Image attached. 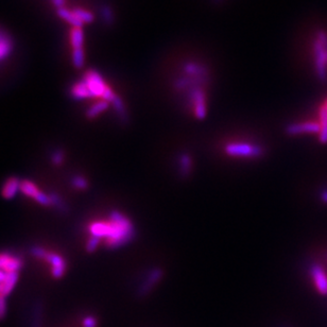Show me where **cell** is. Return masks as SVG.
Listing matches in <instances>:
<instances>
[{
	"label": "cell",
	"instance_id": "4dcf8cb0",
	"mask_svg": "<svg viewBox=\"0 0 327 327\" xmlns=\"http://www.w3.org/2000/svg\"><path fill=\"white\" fill-rule=\"evenodd\" d=\"M100 242H101V239H99V238L94 237V236H90L89 240H87V242H86V251H87V252H89V253L95 252V251L98 248V246L100 244Z\"/></svg>",
	"mask_w": 327,
	"mask_h": 327
},
{
	"label": "cell",
	"instance_id": "ba28073f",
	"mask_svg": "<svg viewBox=\"0 0 327 327\" xmlns=\"http://www.w3.org/2000/svg\"><path fill=\"white\" fill-rule=\"evenodd\" d=\"M44 260L51 266V275L54 279L59 280L64 276L66 271V261L61 255L47 250Z\"/></svg>",
	"mask_w": 327,
	"mask_h": 327
},
{
	"label": "cell",
	"instance_id": "f35d334b",
	"mask_svg": "<svg viewBox=\"0 0 327 327\" xmlns=\"http://www.w3.org/2000/svg\"><path fill=\"white\" fill-rule=\"evenodd\" d=\"M324 105H325V107H326V110H327V99L325 100V103H324Z\"/></svg>",
	"mask_w": 327,
	"mask_h": 327
},
{
	"label": "cell",
	"instance_id": "4fadbf2b",
	"mask_svg": "<svg viewBox=\"0 0 327 327\" xmlns=\"http://www.w3.org/2000/svg\"><path fill=\"white\" fill-rule=\"evenodd\" d=\"M111 231H112V224L108 221H104V220H98V221H94L89 225V232L91 234V236L97 237L99 239H106L110 237L111 235Z\"/></svg>",
	"mask_w": 327,
	"mask_h": 327
},
{
	"label": "cell",
	"instance_id": "8992f818",
	"mask_svg": "<svg viewBox=\"0 0 327 327\" xmlns=\"http://www.w3.org/2000/svg\"><path fill=\"white\" fill-rule=\"evenodd\" d=\"M164 275H165V271L160 267H155L151 269L148 274L146 275L145 280L141 284L140 288H138V296L145 297L147 296L153 289L156 287V285L162 280Z\"/></svg>",
	"mask_w": 327,
	"mask_h": 327
},
{
	"label": "cell",
	"instance_id": "8d00e7d4",
	"mask_svg": "<svg viewBox=\"0 0 327 327\" xmlns=\"http://www.w3.org/2000/svg\"><path fill=\"white\" fill-rule=\"evenodd\" d=\"M53 6L57 8V9H61V8H64V5H65V0H51Z\"/></svg>",
	"mask_w": 327,
	"mask_h": 327
},
{
	"label": "cell",
	"instance_id": "9c48e42d",
	"mask_svg": "<svg viewBox=\"0 0 327 327\" xmlns=\"http://www.w3.org/2000/svg\"><path fill=\"white\" fill-rule=\"evenodd\" d=\"M286 134L290 136H296L302 134H318L320 133V124L319 122H299L288 124L285 129Z\"/></svg>",
	"mask_w": 327,
	"mask_h": 327
},
{
	"label": "cell",
	"instance_id": "603a6c76",
	"mask_svg": "<svg viewBox=\"0 0 327 327\" xmlns=\"http://www.w3.org/2000/svg\"><path fill=\"white\" fill-rule=\"evenodd\" d=\"M70 42L72 49L83 48L84 33L82 28H72L70 31Z\"/></svg>",
	"mask_w": 327,
	"mask_h": 327
},
{
	"label": "cell",
	"instance_id": "836d02e7",
	"mask_svg": "<svg viewBox=\"0 0 327 327\" xmlns=\"http://www.w3.org/2000/svg\"><path fill=\"white\" fill-rule=\"evenodd\" d=\"M7 301H6V296H4L3 294H0V321L4 320L7 316Z\"/></svg>",
	"mask_w": 327,
	"mask_h": 327
},
{
	"label": "cell",
	"instance_id": "2e32d148",
	"mask_svg": "<svg viewBox=\"0 0 327 327\" xmlns=\"http://www.w3.org/2000/svg\"><path fill=\"white\" fill-rule=\"evenodd\" d=\"M70 95H71L72 99L78 100V101L79 100H85V99L93 98L92 93L90 92L89 87H87V85L85 84V82L83 80L77 82L71 87Z\"/></svg>",
	"mask_w": 327,
	"mask_h": 327
},
{
	"label": "cell",
	"instance_id": "44dd1931",
	"mask_svg": "<svg viewBox=\"0 0 327 327\" xmlns=\"http://www.w3.org/2000/svg\"><path fill=\"white\" fill-rule=\"evenodd\" d=\"M112 105L114 106V110L117 113V116L119 117V119L122 122H128L129 121L130 117H129V114H128V110H127V107H125L123 100L118 95L115 98L114 101L112 102Z\"/></svg>",
	"mask_w": 327,
	"mask_h": 327
},
{
	"label": "cell",
	"instance_id": "3957f363",
	"mask_svg": "<svg viewBox=\"0 0 327 327\" xmlns=\"http://www.w3.org/2000/svg\"><path fill=\"white\" fill-rule=\"evenodd\" d=\"M225 153L233 157L260 158L266 153L263 147L249 143H231L224 148Z\"/></svg>",
	"mask_w": 327,
	"mask_h": 327
},
{
	"label": "cell",
	"instance_id": "d6986e66",
	"mask_svg": "<svg viewBox=\"0 0 327 327\" xmlns=\"http://www.w3.org/2000/svg\"><path fill=\"white\" fill-rule=\"evenodd\" d=\"M110 102L105 101V100L100 99L99 101L95 102L94 104H92L89 108H87L85 115L89 119H95L97 118L100 114H102L103 112H105L108 107H110Z\"/></svg>",
	"mask_w": 327,
	"mask_h": 327
},
{
	"label": "cell",
	"instance_id": "83f0119b",
	"mask_svg": "<svg viewBox=\"0 0 327 327\" xmlns=\"http://www.w3.org/2000/svg\"><path fill=\"white\" fill-rule=\"evenodd\" d=\"M13 50V41L0 42V61L8 58Z\"/></svg>",
	"mask_w": 327,
	"mask_h": 327
},
{
	"label": "cell",
	"instance_id": "4316f807",
	"mask_svg": "<svg viewBox=\"0 0 327 327\" xmlns=\"http://www.w3.org/2000/svg\"><path fill=\"white\" fill-rule=\"evenodd\" d=\"M71 184L74 188L80 190H86L90 187L89 181H87L82 175H74L71 180Z\"/></svg>",
	"mask_w": 327,
	"mask_h": 327
},
{
	"label": "cell",
	"instance_id": "5bb4252c",
	"mask_svg": "<svg viewBox=\"0 0 327 327\" xmlns=\"http://www.w3.org/2000/svg\"><path fill=\"white\" fill-rule=\"evenodd\" d=\"M178 170L181 179H188L193 172V158L190 154L183 152L178 158Z\"/></svg>",
	"mask_w": 327,
	"mask_h": 327
},
{
	"label": "cell",
	"instance_id": "52a82bcc",
	"mask_svg": "<svg viewBox=\"0 0 327 327\" xmlns=\"http://www.w3.org/2000/svg\"><path fill=\"white\" fill-rule=\"evenodd\" d=\"M20 192L26 197H29L34 201H36V202L40 203L41 205H44V206L51 205V199H50V196L43 193L40 188L30 180L21 181Z\"/></svg>",
	"mask_w": 327,
	"mask_h": 327
},
{
	"label": "cell",
	"instance_id": "7a4b0ae2",
	"mask_svg": "<svg viewBox=\"0 0 327 327\" xmlns=\"http://www.w3.org/2000/svg\"><path fill=\"white\" fill-rule=\"evenodd\" d=\"M313 69L319 81H327V32L317 31L312 42Z\"/></svg>",
	"mask_w": 327,
	"mask_h": 327
},
{
	"label": "cell",
	"instance_id": "7402d4cb",
	"mask_svg": "<svg viewBox=\"0 0 327 327\" xmlns=\"http://www.w3.org/2000/svg\"><path fill=\"white\" fill-rule=\"evenodd\" d=\"M100 16H101L103 23L107 27L113 26L115 22L114 11H113L112 7L108 5H103L101 8H100Z\"/></svg>",
	"mask_w": 327,
	"mask_h": 327
},
{
	"label": "cell",
	"instance_id": "cb8c5ba5",
	"mask_svg": "<svg viewBox=\"0 0 327 327\" xmlns=\"http://www.w3.org/2000/svg\"><path fill=\"white\" fill-rule=\"evenodd\" d=\"M71 60H72L73 67L77 68V69H81L85 64V53H84L83 48L72 49Z\"/></svg>",
	"mask_w": 327,
	"mask_h": 327
},
{
	"label": "cell",
	"instance_id": "d590c367",
	"mask_svg": "<svg viewBox=\"0 0 327 327\" xmlns=\"http://www.w3.org/2000/svg\"><path fill=\"white\" fill-rule=\"evenodd\" d=\"M320 201L324 204H327V188L323 189L320 194Z\"/></svg>",
	"mask_w": 327,
	"mask_h": 327
},
{
	"label": "cell",
	"instance_id": "7c38bea8",
	"mask_svg": "<svg viewBox=\"0 0 327 327\" xmlns=\"http://www.w3.org/2000/svg\"><path fill=\"white\" fill-rule=\"evenodd\" d=\"M310 275L314 286L322 295H327V274L319 263H313L310 267Z\"/></svg>",
	"mask_w": 327,
	"mask_h": 327
},
{
	"label": "cell",
	"instance_id": "d6a6232c",
	"mask_svg": "<svg viewBox=\"0 0 327 327\" xmlns=\"http://www.w3.org/2000/svg\"><path fill=\"white\" fill-rule=\"evenodd\" d=\"M98 320L94 316H86L82 320V327H97Z\"/></svg>",
	"mask_w": 327,
	"mask_h": 327
},
{
	"label": "cell",
	"instance_id": "ffe728a7",
	"mask_svg": "<svg viewBox=\"0 0 327 327\" xmlns=\"http://www.w3.org/2000/svg\"><path fill=\"white\" fill-rule=\"evenodd\" d=\"M319 124L320 133L319 141L321 144H327V110L323 104L319 110Z\"/></svg>",
	"mask_w": 327,
	"mask_h": 327
},
{
	"label": "cell",
	"instance_id": "f1b7e54d",
	"mask_svg": "<svg viewBox=\"0 0 327 327\" xmlns=\"http://www.w3.org/2000/svg\"><path fill=\"white\" fill-rule=\"evenodd\" d=\"M42 317H43V307L40 304H37V306H35L33 311L31 327H42V320H43Z\"/></svg>",
	"mask_w": 327,
	"mask_h": 327
},
{
	"label": "cell",
	"instance_id": "ac0fdd59",
	"mask_svg": "<svg viewBox=\"0 0 327 327\" xmlns=\"http://www.w3.org/2000/svg\"><path fill=\"white\" fill-rule=\"evenodd\" d=\"M18 279H19V273H8L5 282L0 284V294H3L4 296L7 297L12 291H13V289L15 288L18 282Z\"/></svg>",
	"mask_w": 327,
	"mask_h": 327
},
{
	"label": "cell",
	"instance_id": "e575fe53",
	"mask_svg": "<svg viewBox=\"0 0 327 327\" xmlns=\"http://www.w3.org/2000/svg\"><path fill=\"white\" fill-rule=\"evenodd\" d=\"M6 41H12L11 36L6 31L0 29V42H6Z\"/></svg>",
	"mask_w": 327,
	"mask_h": 327
},
{
	"label": "cell",
	"instance_id": "f546056e",
	"mask_svg": "<svg viewBox=\"0 0 327 327\" xmlns=\"http://www.w3.org/2000/svg\"><path fill=\"white\" fill-rule=\"evenodd\" d=\"M64 158H65V154H64V151L62 149L54 150L51 154V161L56 166H61L62 164L64 162Z\"/></svg>",
	"mask_w": 327,
	"mask_h": 327
},
{
	"label": "cell",
	"instance_id": "6da1fadb",
	"mask_svg": "<svg viewBox=\"0 0 327 327\" xmlns=\"http://www.w3.org/2000/svg\"><path fill=\"white\" fill-rule=\"evenodd\" d=\"M110 222L112 231L110 237L105 240L108 249H118L131 242L135 238L136 231L132 221L118 210H113L110 213Z\"/></svg>",
	"mask_w": 327,
	"mask_h": 327
},
{
	"label": "cell",
	"instance_id": "d4e9b609",
	"mask_svg": "<svg viewBox=\"0 0 327 327\" xmlns=\"http://www.w3.org/2000/svg\"><path fill=\"white\" fill-rule=\"evenodd\" d=\"M71 11L83 23H92L95 20V15L92 13L91 11H87L82 8H74Z\"/></svg>",
	"mask_w": 327,
	"mask_h": 327
},
{
	"label": "cell",
	"instance_id": "484cf974",
	"mask_svg": "<svg viewBox=\"0 0 327 327\" xmlns=\"http://www.w3.org/2000/svg\"><path fill=\"white\" fill-rule=\"evenodd\" d=\"M50 196V199H51V205H53L54 207H57L59 210L63 211V212H65L68 210V207L67 205L65 204L64 201H63V199L58 195V194H49Z\"/></svg>",
	"mask_w": 327,
	"mask_h": 327
},
{
	"label": "cell",
	"instance_id": "8fae6325",
	"mask_svg": "<svg viewBox=\"0 0 327 327\" xmlns=\"http://www.w3.org/2000/svg\"><path fill=\"white\" fill-rule=\"evenodd\" d=\"M182 71L184 75L197 79H203L208 81V68L202 63L198 62H187L182 66Z\"/></svg>",
	"mask_w": 327,
	"mask_h": 327
},
{
	"label": "cell",
	"instance_id": "5b68a950",
	"mask_svg": "<svg viewBox=\"0 0 327 327\" xmlns=\"http://www.w3.org/2000/svg\"><path fill=\"white\" fill-rule=\"evenodd\" d=\"M83 81L85 82L87 87H89L93 98H99L103 100L107 92L111 90V87L105 83L101 74L95 69L87 70L83 77Z\"/></svg>",
	"mask_w": 327,
	"mask_h": 327
},
{
	"label": "cell",
	"instance_id": "9a60e30c",
	"mask_svg": "<svg viewBox=\"0 0 327 327\" xmlns=\"http://www.w3.org/2000/svg\"><path fill=\"white\" fill-rule=\"evenodd\" d=\"M20 183L21 181L16 177L9 178L2 188V196L7 200L13 199L20 190Z\"/></svg>",
	"mask_w": 327,
	"mask_h": 327
},
{
	"label": "cell",
	"instance_id": "277c9868",
	"mask_svg": "<svg viewBox=\"0 0 327 327\" xmlns=\"http://www.w3.org/2000/svg\"><path fill=\"white\" fill-rule=\"evenodd\" d=\"M187 101L193 105L195 117L204 120L207 115V96L203 86H198L187 92Z\"/></svg>",
	"mask_w": 327,
	"mask_h": 327
},
{
	"label": "cell",
	"instance_id": "1f68e13d",
	"mask_svg": "<svg viewBox=\"0 0 327 327\" xmlns=\"http://www.w3.org/2000/svg\"><path fill=\"white\" fill-rule=\"evenodd\" d=\"M31 254L35 257V258H39V259H44L45 254L47 252V250L43 247L40 246H34L31 248Z\"/></svg>",
	"mask_w": 327,
	"mask_h": 327
},
{
	"label": "cell",
	"instance_id": "30bf717a",
	"mask_svg": "<svg viewBox=\"0 0 327 327\" xmlns=\"http://www.w3.org/2000/svg\"><path fill=\"white\" fill-rule=\"evenodd\" d=\"M22 268V259L14 254L0 253V270L6 273H19Z\"/></svg>",
	"mask_w": 327,
	"mask_h": 327
},
{
	"label": "cell",
	"instance_id": "e0dca14e",
	"mask_svg": "<svg viewBox=\"0 0 327 327\" xmlns=\"http://www.w3.org/2000/svg\"><path fill=\"white\" fill-rule=\"evenodd\" d=\"M57 14L60 18H62L63 20H65L66 22H68L69 24H71L72 28H82L83 27V22L74 15V13L72 11L64 8H61V9H57Z\"/></svg>",
	"mask_w": 327,
	"mask_h": 327
},
{
	"label": "cell",
	"instance_id": "74e56055",
	"mask_svg": "<svg viewBox=\"0 0 327 327\" xmlns=\"http://www.w3.org/2000/svg\"><path fill=\"white\" fill-rule=\"evenodd\" d=\"M7 275H8V273L4 272L3 270H0V284L5 282V280L7 279Z\"/></svg>",
	"mask_w": 327,
	"mask_h": 327
}]
</instances>
